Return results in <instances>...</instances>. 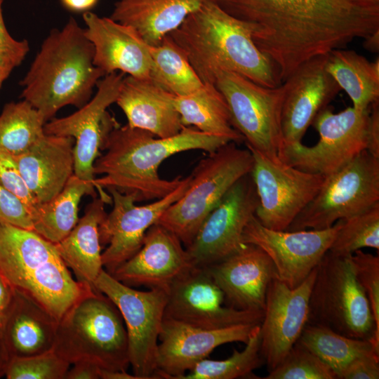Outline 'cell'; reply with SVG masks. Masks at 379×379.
<instances>
[{
	"label": "cell",
	"mask_w": 379,
	"mask_h": 379,
	"mask_svg": "<svg viewBox=\"0 0 379 379\" xmlns=\"http://www.w3.org/2000/svg\"><path fill=\"white\" fill-rule=\"evenodd\" d=\"M242 22L284 82L306 61L379 31V7L349 0H212Z\"/></svg>",
	"instance_id": "obj_1"
},
{
	"label": "cell",
	"mask_w": 379,
	"mask_h": 379,
	"mask_svg": "<svg viewBox=\"0 0 379 379\" xmlns=\"http://www.w3.org/2000/svg\"><path fill=\"white\" fill-rule=\"evenodd\" d=\"M230 142L225 137L190 126H183L178 134L161 138L145 130L118 124L105 140V152L94 162V175H102L95 178L93 185L106 204L112 201L105 189L133 195L136 201L157 200L175 190L182 179L180 176L170 180L161 178L158 168L166 159L192 149L211 153Z\"/></svg>",
	"instance_id": "obj_2"
},
{
	"label": "cell",
	"mask_w": 379,
	"mask_h": 379,
	"mask_svg": "<svg viewBox=\"0 0 379 379\" xmlns=\"http://www.w3.org/2000/svg\"><path fill=\"white\" fill-rule=\"evenodd\" d=\"M93 54L84 28L70 17L42 41L20 82L21 98L39 112L46 123L65 106L81 107L106 75L94 65Z\"/></svg>",
	"instance_id": "obj_3"
},
{
	"label": "cell",
	"mask_w": 379,
	"mask_h": 379,
	"mask_svg": "<svg viewBox=\"0 0 379 379\" xmlns=\"http://www.w3.org/2000/svg\"><path fill=\"white\" fill-rule=\"evenodd\" d=\"M185 52L203 84H215L220 69L269 88L281 84L270 60L257 48L244 24L207 0L168 34Z\"/></svg>",
	"instance_id": "obj_4"
},
{
	"label": "cell",
	"mask_w": 379,
	"mask_h": 379,
	"mask_svg": "<svg viewBox=\"0 0 379 379\" xmlns=\"http://www.w3.org/2000/svg\"><path fill=\"white\" fill-rule=\"evenodd\" d=\"M0 272L58 321L89 288L72 277L54 244L33 230L1 221Z\"/></svg>",
	"instance_id": "obj_5"
},
{
	"label": "cell",
	"mask_w": 379,
	"mask_h": 379,
	"mask_svg": "<svg viewBox=\"0 0 379 379\" xmlns=\"http://www.w3.org/2000/svg\"><path fill=\"white\" fill-rule=\"evenodd\" d=\"M53 350L70 365L88 361L107 371L130 366L122 316L109 298L91 288L58 321Z\"/></svg>",
	"instance_id": "obj_6"
},
{
	"label": "cell",
	"mask_w": 379,
	"mask_h": 379,
	"mask_svg": "<svg viewBox=\"0 0 379 379\" xmlns=\"http://www.w3.org/2000/svg\"><path fill=\"white\" fill-rule=\"evenodd\" d=\"M352 255L328 251L317 267L309 301L308 324H319L345 335L372 341L379 347V333L366 295L357 280Z\"/></svg>",
	"instance_id": "obj_7"
},
{
	"label": "cell",
	"mask_w": 379,
	"mask_h": 379,
	"mask_svg": "<svg viewBox=\"0 0 379 379\" xmlns=\"http://www.w3.org/2000/svg\"><path fill=\"white\" fill-rule=\"evenodd\" d=\"M208 154L190 175L185 192L157 222L173 232L185 247L192 243L206 218L229 189L253 168L251 151L239 148L234 142Z\"/></svg>",
	"instance_id": "obj_8"
},
{
	"label": "cell",
	"mask_w": 379,
	"mask_h": 379,
	"mask_svg": "<svg viewBox=\"0 0 379 379\" xmlns=\"http://www.w3.org/2000/svg\"><path fill=\"white\" fill-rule=\"evenodd\" d=\"M214 83L227 104L232 126L246 146L274 161H281L285 145L281 126L284 84L265 87L224 69L215 73Z\"/></svg>",
	"instance_id": "obj_9"
},
{
	"label": "cell",
	"mask_w": 379,
	"mask_h": 379,
	"mask_svg": "<svg viewBox=\"0 0 379 379\" xmlns=\"http://www.w3.org/2000/svg\"><path fill=\"white\" fill-rule=\"evenodd\" d=\"M379 203V158L364 150L325 176L317 195L286 230H324Z\"/></svg>",
	"instance_id": "obj_10"
},
{
	"label": "cell",
	"mask_w": 379,
	"mask_h": 379,
	"mask_svg": "<svg viewBox=\"0 0 379 379\" xmlns=\"http://www.w3.org/2000/svg\"><path fill=\"white\" fill-rule=\"evenodd\" d=\"M369 108L349 107L334 113L322 109L312 125L319 135L313 146L285 145L281 161L302 171L329 175L346 165L369 145Z\"/></svg>",
	"instance_id": "obj_11"
},
{
	"label": "cell",
	"mask_w": 379,
	"mask_h": 379,
	"mask_svg": "<svg viewBox=\"0 0 379 379\" xmlns=\"http://www.w3.org/2000/svg\"><path fill=\"white\" fill-rule=\"evenodd\" d=\"M95 288L109 298L124 319L128 345L129 362L138 379L157 378L159 337L168 301V292L159 288L142 291L114 279L104 269Z\"/></svg>",
	"instance_id": "obj_12"
},
{
	"label": "cell",
	"mask_w": 379,
	"mask_h": 379,
	"mask_svg": "<svg viewBox=\"0 0 379 379\" xmlns=\"http://www.w3.org/2000/svg\"><path fill=\"white\" fill-rule=\"evenodd\" d=\"M253 159L250 173L258 197V220L274 230H286L321 189L325 176L276 162L247 147Z\"/></svg>",
	"instance_id": "obj_13"
},
{
	"label": "cell",
	"mask_w": 379,
	"mask_h": 379,
	"mask_svg": "<svg viewBox=\"0 0 379 379\" xmlns=\"http://www.w3.org/2000/svg\"><path fill=\"white\" fill-rule=\"evenodd\" d=\"M258 206L255 186L248 173L229 189L185 248L193 266H210L242 248L244 230Z\"/></svg>",
	"instance_id": "obj_14"
},
{
	"label": "cell",
	"mask_w": 379,
	"mask_h": 379,
	"mask_svg": "<svg viewBox=\"0 0 379 379\" xmlns=\"http://www.w3.org/2000/svg\"><path fill=\"white\" fill-rule=\"evenodd\" d=\"M124 74H106L98 83L95 94L84 105L68 116L54 117L44 125L46 134L74 139V174L93 184L94 162L109 133L118 125L107 109L115 103Z\"/></svg>",
	"instance_id": "obj_15"
},
{
	"label": "cell",
	"mask_w": 379,
	"mask_h": 379,
	"mask_svg": "<svg viewBox=\"0 0 379 379\" xmlns=\"http://www.w3.org/2000/svg\"><path fill=\"white\" fill-rule=\"evenodd\" d=\"M191 175L165 197L144 206H137L134 196L114 189L107 190L113 207L99 225L103 268L110 274L141 248L147 231L156 224L163 213L179 199L187 189Z\"/></svg>",
	"instance_id": "obj_16"
},
{
	"label": "cell",
	"mask_w": 379,
	"mask_h": 379,
	"mask_svg": "<svg viewBox=\"0 0 379 379\" xmlns=\"http://www.w3.org/2000/svg\"><path fill=\"white\" fill-rule=\"evenodd\" d=\"M340 220L324 230H274L253 216L242 240L260 247L270 257L277 277L290 288L299 286L317 267L340 227Z\"/></svg>",
	"instance_id": "obj_17"
},
{
	"label": "cell",
	"mask_w": 379,
	"mask_h": 379,
	"mask_svg": "<svg viewBox=\"0 0 379 379\" xmlns=\"http://www.w3.org/2000/svg\"><path fill=\"white\" fill-rule=\"evenodd\" d=\"M225 300L207 267H192L171 285L164 317L205 328L261 324L263 311L225 307Z\"/></svg>",
	"instance_id": "obj_18"
},
{
	"label": "cell",
	"mask_w": 379,
	"mask_h": 379,
	"mask_svg": "<svg viewBox=\"0 0 379 379\" xmlns=\"http://www.w3.org/2000/svg\"><path fill=\"white\" fill-rule=\"evenodd\" d=\"M260 324L205 328L164 317L159 337L155 375L157 378L180 379L217 347L234 342L246 344Z\"/></svg>",
	"instance_id": "obj_19"
},
{
	"label": "cell",
	"mask_w": 379,
	"mask_h": 379,
	"mask_svg": "<svg viewBox=\"0 0 379 379\" xmlns=\"http://www.w3.org/2000/svg\"><path fill=\"white\" fill-rule=\"evenodd\" d=\"M316 273L317 267L293 288L278 277L269 284L260 325V353L269 371L283 360L308 323L310 296Z\"/></svg>",
	"instance_id": "obj_20"
},
{
	"label": "cell",
	"mask_w": 379,
	"mask_h": 379,
	"mask_svg": "<svg viewBox=\"0 0 379 379\" xmlns=\"http://www.w3.org/2000/svg\"><path fill=\"white\" fill-rule=\"evenodd\" d=\"M326 58L324 55L306 61L282 82L285 94L281 126L285 145L301 142L317 115L341 90L326 69Z\"/></svg>",
	"instance_id": "obj_21"
},
{
	"label": "cell",
	"mask_w": 379,
	"mask_h": 379,
	"mask_svg": "<svg viewBox=\"0 0 379 379\" xmlns=\"http://www.w3.org/2000/svg\"><path fill=\"white\" fill-rule=\"evenodd\" d=\"M180 240L156 223L147 231L143 244L111 275L129 286H145L168 292L171 285L193 265Z\"/></svg>",
	"instance_id": "obj_22"
},
{
	"label": "cell",
	"mask_w": 379,
	"mask_h": 379,
	"mask_svg": "<svg viewBox=\"0 0 379 379\" xmlns=\"http://www.w3.org/2000/svg\"><path fill=\"white\" fill-rule=\"evenodd\" d=\"M84 32L93 46V63L105 74L123 72L149 79L150 46L133 27L91 11L82 15Z\"/></svg>",
	"instance_id": "obj_23"
},
{
	"label": "cell",
	"mask_w": 379,
	"mask_h": 379,
	"mask_svg": "<svg viewBox=\"0 0 379 379\" xmlns=\"http://www.w3.org/2000/svg\"><path fill=\"white\" fill-rule=\"evenodd\" d=\"M230 306L263 311L267 291L277 274L270 257L250 244L207 267Z\"/></svg>",
	"instance_id": "obj_24"
},
{
	"label": "cell",
	"mask_w": 379,
	"mask_h": 379,
	"mask_svg": "<svg viewBox=\"0 0 379 379\" xmlns=\"http://www.w3.org/2000/svg\"><path fill=\"white\" fill-rule=\"evenodd\" d=\"M72 137L44 133L29 149L13 155L20 173L37 201L55 197L74 174Z\"/></svg>",
	"instance_id": "obj_25"
},
{
	"label": "cell",
	"mask_w": 379,
	"mask_h": 379,
	"mask_svg": "<svg viewBox=\"0 0 379 379\" xmlns=\"http://www.w3.org/2000/svg\"><path fill=\"white\" fill-rule=\"evenodd\" d=\"M175 96L150 79L128 75L115 103L126 115L127 125L164 138L178 134L184 126L174 105Z\"/></svg>",
	"instance_id": "obj_26"
},
{
	"label": "cell",
	"mask_w": 379,
	"mask_h": 379,
	"mask_svg": "<svg viewBox=\"0 0 379 379\" xmlns=\"http://www.w3.org/2000/svg\"><path fill=\"white\" fill-rule=\"evenodd\" d=\"M58 321L28 295L15 288L4 314L1 334L12 357H25L52 350Z\"/></svg>",
	"instance_id": "obj_27"
},
{
	"label": "cell",
	"mask_w": 379,
	"mask_h": 379,
	"mask_svg": "<svg viewBox=\"0 0 379 379\" xmlns=\"http://www.w3.org/2000/svg\"><path fill=\"white\" fill-rule=\"evenodd\" d=\"M105 204L100 197H93L75 227L55 244L59 255L74 274L77 281L94 290H97L95 282L104 269L99 225L107 214Z\"/></svg>",
	"instance_id": "obj_28"
},
{
	"label": "cell",
	"mask_w": 379,
	"mask_h": 379,
	"mask_svg": "<svg viewBox=\"0 0 379 379\" xmlns=\"http://www.w3.org/2000/svg\"><path fill=\"white\" fill-rule=\"evenodd\" d=\"M206 1L118 0L109 17L133 27L150 46H156Z\"/></svg>",
	"instance_id": "obj_29"
},
{
	"label": "cell",
	"mask_w": 379,
	"mask_h": 379,
	"mask_svg": "<svg viewBox=\"0 0 379 379\" xmlns=\"http://www.w3.org/2000/svg\"><path fill=\"white\" fill-rule=\"evenodd\" d=\"M175 107L184 126H194L211 135L240 142L243 136L232 126L227 104L215 84L206 83L193 91L175 96Z\"/></svg>",
	"instance_id": "obj_30"
},
{
	"label": "cell",
	"mask_w": 379,
	"mask_h": 379,
	"mask_svg": "<svg viewBox=\"0 0 379 379\" xmlns=\"http://www.w3.org/2000/svg\"><path fill=\"white\" fill-rule=\"evenodd\" d=\"M326 69L350 98L353 107L367 109L379 100V60L368 61L352 50H332Z\"/></svg>",
	"instance_id": "obj_31"
},
{
	"label": "cell",
	"mask_w": 379,
	"mask_h": 379,
	"mask_svg": "<svg viewBox=\"0 0 379 379\" xmlns=\"http://www.w3.org/2000/svg\"><path fill=\"white\" fill-rule=\"evenodd\" d=\"M95 190L92 182L73 174L59 194L39 204L32 218L33 231L54 244L58 243L77 225L81 198L96 197Z\"/></svg>",
	"instance_id": "obj_32"
},
{
	"label": "cell",
	"mask_w": 379,
	"mask_h": 379,
	"mask_svg": "<svg viewBox=\"0 0 379 379\" xmlns=\"http://www.w3.org/2000/svg\"><path fill=\"white\" fill-rule=\"evenodd\" d=\"M297 342L331 367L337 379L354 360L379 356V347L372 341L347 337L319 324L307 323Z\"/></svg>",
	"instance_id": "obj_33"
},
{
	"label": "cell",
	"mask_w": 379,
	"mask_h": 379,
	"mask_svg": "<svg viewBox=\"0 0 379 379\" xmlns=\"http://www.w3.org/2000/svg\"><path fill=\"white\" fill-rule=\"evenodd\" d=\"M149 50V79L155 84L175 96L188 95L203 85L185 52L168 34Z\"/></svg>",
	"instance_id": "obj_34"
},
{
	"label": "cell",
	"mask_w": 379,
	"mask_h": 379,
	"mask_svg": "<svg viewBox=\"0 0 379 379\" xmlns=\"http://www.w3.org/2000/svg\"><path fill=\"white\" fill-rule=\"evenodd\" d=\"M45 124L26 100L6 104L0 114V148L12 155L24 152L45 133Z\"/></svg>",
	"instance_id": "obj_35"
},
{
	"label": "cell",
	"mask_w": 379,
	"mask_h": 379,
	"mask_svg": "<svg viewBox=\"0 0 379 379\" xmlns=\"http://www.w3.org/2000/svg\"><path fill=\"white\" fill-rule=\"evenodd\" d=\"M258 325L242 351L233 350L222 360L205 359L197 363L180 379H234L248 377L264 361L260 353V333Z\"/></svg>",
	"instance_id": "obj_36"
},
{
	"label": "cell",
	"mask_w": 379,
	"mask_h": 379,
	"mask_svg": "<svg viewBox=\"0 0 379 379\" xmlns=\"http://www.w3.org/2000/svg\"><path fill=\"white\" fill-rule=\"evenodd\" d=\"M363 248L379 250V203L364 212L340 220L328 251L336 255H348Z\"/></svg>",
	"instance_id": "obj_37"
},
{
	"label": "cell",
	"mask_w": 379,
	"mask_h": 379,
	"mask_svg": "<svg viewBox=\"0 0 379 379\" xmlns=\"http://www.w3.org/2000/svg\"><path fill=\"white\" fill-rule=\"evenodd\" d=\"M265 379H337L334 371L298 342Z\"/></svg>",
	"instance_id": "obj_38"
},
{
	"label": "cell",
	"mask_w": 379,
	"mask_h": 379,
	"mask_svg": "<svg viewBox=\"0 0 379 379\" xmlns=\"http://www.w3.org/2000/svg\"><path fill=\"white\" fill-rule=\"evenodd\" d=\"M70 364L53 350L25 357H12L5 373L7 379H65Z\"/></svg>",
	"instance_id": "obj_39"
},
{
	"label": "cell",
	"mask_w": 379,
	"mask_h": 379,
	"mask_svg": "<svg viewBox=\"0 0 379 379\" xmlns=\"http://www.w3.org/2000/svg\"><path fill=\"white\" fill-rule=\"evenodd\" d=\"M355 274L364 289L379 333V257L361 249L352 254Z\"/></svg>",
	"instance_id": "obj_40"
},
{
	"label": "cell",
	"mask_w": 379,
	"mask_h": 379,
	"mask_svg": "<svg viewBox=\"0 0 379 379\" xmlns=\"http://www.w3.org/2000/svg\"><path fill=\"white\" fill-rule=\"evenodd\" d=\"M0 184L25 204L32 218L39 203L27 186L14 156L1 148Z\"/></svg>",
	"instance_id": "obj_41"
},
{
	"label": "cell",
	"mask_w": 379,
	"mask_h": 379,
	"mask_svg": "<svg viewBox=\"0 0 379 379\" xmlns=\"http://www.w3.org/2000/svg\"><path fill=\"white\" fill-rule=\"evenodd\" d=\"M0 221L33 230L31 213L25 204L0 184Z\"/></svg>",
	"instance_id": "obj_42"
},
{
	"label": "cell",
	"mask_w": 379,
	"mask_h": 379,
	"mask_svg": "<svg viewBox=\"0 0 379 379\" xmlns=\"http://www.w3.org/2000/svg\"><path fill=\"white\" fill-rule=\"evenodd\" d=\"M378 378H379V356L357 359L348 364L338 376V379Z\"/></svg>",
	"instance_id": "obj_43"
},
{
	"label": "cell",
	"mask_w": 379,
	"mask_h": 379,
	"mask_svg": "<svg viewBox=\"0 0 379 379\" xmlns=\"http://www.w3.org/2000/svg\"><path fill=\"white\" fill-rule=\"evenodd\" d=\"M29 49L27 47L0 53V88L14 68L22 63Z\"/></svg>",
	"instance_id": "obj_44"
},
{
	"label": "cell",
	"mask_w": 379,
	"mask_h": 379,
	"mask_svg": "<svg viewBox=\"0 0 379 379\" xmlns=\"http://www.w3.org/2000/svg\"><path fill=\"white\" fill-rule=\"evenodd\" d=\"M379 100L369 107V145L368 150L379 158Z\"/></svg>",
	"instance_id": "obj_45"
},
{
	"label": "cell",
	"mask_w": 379,
	"mask_h": 379,
	"mask_svg": "<svg viewBox=\"0 0 379 379\" xmlns=\"http://www.w3.org/2000/svg\"><path fill=\"white\" fill-rule=\"evenodd\" d=\"M100 369L93 363L78 361L68 369L65 379H100Z\"/></svg>",
	"instance_id": "obj_46"
},
{
	"label": "cell",
	"mask_w": 379,
	"mask_h": 379,
	"mask_svg": "<svg viewBox=\"0 0 379 379\" xmlns=\"http://www.w3.org/2000/svg\"><path fill=\"white\" fill-rule=\"evenodd\" d=\"M3 2L4 0H0V53L29 47L27 40H16L9 34L3 16Z\"/></svg>",
	"instance_id": "obj_47"
},
{
	"label": "cell",
	"mask_w": 379,
	"mask_h": 379,
	"mask_svg": "<svg viewBox=\"0 0 379 379\" xmlns=\"http://www.w3.org/2000/svg\"><path fill=\"white\" fill-rule=\"evenodd\" d=\"M15 293V288L0 272V314H5L10 307Z\"/></svg>",
	"instance_id": "obj_48"
},
{
	"label": "cell",
	"mask_w": 379,
	"mask_h": 379,
	"mask_svg": "<svg viewBox=\"0 0 379 379\" xmlns=\"http://www.w3.org/2000/svg\"><path fill=\"white\" fill-rule=\"evenodd\" d=\"M99 0H60L62 6L72 12L85 13L90 11Z\"/></svg>",
	"instance_id": "obj_49"
},
{
	"label": "cell",
	"mask_w": 379,
	"mask_h": 379,
	"mask_svg": "<svg viewBox=\"0 0 379 379\" xmlns=\"http://www.w3.org/2000/svg\"><path fill=\"white\" fill-rule=\"evenodd\" d=\"M11 360L1 332L0 331V378L5 376L7 366Z\"/></svg>",
	"instance_id": "obj_50"
},
{
	"label": "cell",
	"mask_w": 379,
	"mask_h": 379,
	"mask_svg": "<svg viewBox=\"0 0 379 379\" xmlns=\"http://www.w3.org/2000/svg\"><path fill=\"white\" fill-rule=\"evenodd\" d=\"M100 379H138L133 374L126 371H107L100 369Z\"/></svg>",
	"instance_id": "obj_51"
},
{
	"label": "cell",
	"mask_w": 379,
	"mask_h": 379,
	"mask_svg": "<svg viewBox=\"0 0 379 379\" xmlns=\"http://www.w3.org/2000/svg\"><path fill=\"white\" fill-rule=\"evenodd\" d=\"M364 47L370 51L378 53L379 49V31L364 39Z\"/></svg>",
	"instance_id": "obj_52"
},
{
	"label": "cell",
	"mask_w": 379,
	"mask_h": 379,
	"mask_svg": "<svg viewBox=\"0 0 379 379\" xmlns=\"http://www.w3.org/2000/svg\"><path fill=\"white\" fill-rule=\"evenodd\" d=\"M354 4L368 6V7H379V0H349Z\"/></svg>",
	"instance_id": "obj_53"
},
{
	"label": "cell",
	"mask_w": 379,
	"mask_h": 379,
	"mask_svg": "<svg viewBox=\"0 0 379 379\" xmlns=\"http://www.w3.org/2000/svg\"><path fill=\"white\" fill-rule=\"evenodd\" d=\"M4 321V315L0 314V331L1 332L3 327Z\"/></svg>",
	"instance_id": "obj_54"
}]
</instances>
